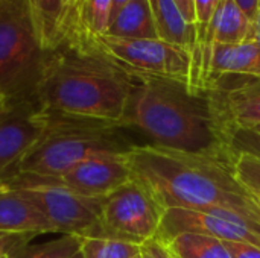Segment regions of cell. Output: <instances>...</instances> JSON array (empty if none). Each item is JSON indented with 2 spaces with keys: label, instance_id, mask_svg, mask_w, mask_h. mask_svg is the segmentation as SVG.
I'll list each match as a JSON object with an SVG mask.
<instances>
[{
  "label": "cell",
  "instance_id": "obj_9",
  "mask_svg": "<svg viewBox=\"0 0 260 258\" xmlns=\"http://www.w3.org/2000/svg\"><path fill=\"white\" fill-rule=\"evenodd\" d=\"M180 234H203L222 242L245 243L260 249V225L233 211L165 210L157 237L168 242Z\"/></svg>",
  "mask_w": 260,
  "mask_h": 258
},
{
  "label": "cell",
  "instance_id": "obj_1",
  "mask_svg": "<svg viewBox=\"0 0 260 258\" xmlns=\"http://www.w3.org/2000/svg\"><path fill=\"white\" fill-rule=\"evenodd\" d=\"M125 157L133 179L163 210L233 211L260 225V199L238 179L230 154H187L143 143Z\"/></svg>",
  "mask_w": 260,
  "mask_h": 258
},
{
  "label": "cell",
  "instance_id": "obj_7",
  "mask_svg": "<svg viewBox=\"0 0 260 258\" xmlns=\"http://www.w3.org/2000/svg\"><path fill=\"white\" fill-rule=\"evenodd\" d=\"M98 41L104 52L136 81L161 78L192 85L193 55L187 49L161 38L128 40L101 35Z\"/></svg>",
  "mask_w": 260,
  "mask_h": 258
},
{
  "label": "cell",
  "instance_id": "obj_31",
  "mask_svg": "<svg viewBox=\"0 0 260 258\" xmlns=\"http://www.w3.org/2000/svg\"><path fill=\"white\" fill-rule=\"evenodd\" d=\"M175 3L181 9V12L186 17V20L190 24L195 26V6H193V0H175Z\"/></svg>",
  "mask_w": 260,
  "mask_h": 258
},
{
  "label": "cell",
  "instance_id": "obj_27",
  "mask_svg": "<svg viewBox=\"0 0 260 258\" xmlns=\"http://www.w3.org/2000/svg\"><path fill=\"white\" fill-rule=\"evenodd\" d=\"M140 255L142 258H174L171 251L168 249V246L158 237H152L146 240L142 245Z\"/></svg>",
  "mask_w": 260,
  "mask_h": 258
},
{
  "label": "cell",
  "instance_id": "obj_4",
  "mask_svg": "<svg viewBox=\"0 0 260 258\" xmlns=\"http://www.w3.org/2000/svg\"><path fill=\"white\" fill-rule=\"evenodd\" d=\"M125 129L113 123L49 113L47 129L9 175L59 178L90 157L125 155L139 144L125 135Z\"/></svg>",
  "mask_w": 260,
  "mask_h": 258
},
{
  "label": "cell",
  "instance_id": "obj_3",
  "mask_svg": "<svg viewBox=\"0 0 260 258\" xmlns=\"http://www.w3.org/2000/svg\"><path fill=\"white\" fill-rule=\"evenodd\" d=\"M122 126L142 132L149 144L158 148L187 154H230L209 91H192L180 81L137 79L126 102Z\"/></svg>",
  "mask_w": 260,
  "mask_h": 258
},
{
  "label": "cell",
  "instance_id": "obj_30",
  "mask_svg": "<svg viewBox=\"0 0 260 258\" xmlns=\"http://www.w3.org/2000/svg\"><path fill=\"white\" fill-rule=\"evenodd\" d=\"M236 3L241 6V9L248 15V18L253 21L257 15L260 8V0H236Z\"/></svg>",
  "mask_w": 260,
  "mask_h": 258
},
{
  "label": "cell",
  "instance_id": "obj_21",
  "mask_svg": "<svg viewBox=\"0 0 260 258\" xmlns=\"http://www.w3.org/2000/svg\"><path fill=\"white\" fill-rule=\"evenodd\" d=\"M79 242L84 258H136L142 249V245L114 239L98 231L79 236Z\"/></svg>",
  "mask_w": 260,
  "mask_h": 258
},
{
  "label": "cell",
  "instance_id": "obj_36",
  "mask_svg": "<svg viewBox=\"0 0 260 258\" xmlns=\"http://www.w3.org/2000/svg\"><path fill=\"white\" fill-rule=\"evenodd\" d=\"M5 103H8V100H5V99H3V97L0 96V108H2V106H3Z\"/></svg>",
  "mask_w": 260,
  "mask_h": 258
},
{
  "label": "cell",
  "instance_id": "obj_11",
  "mask_svg": "<svg viewBox=\"0 0 260 258\" xmlns=\"http://www.w3.org/2000/svg\"><path fill=\"white\" fill-rule=\"evenodd\" d=\"M207 91L221 132L260 126V79L218 81Z\"/></svg>",
  "mask_w": 260,
  "mask_h": 258
},
{
  "label": "cell",
  "instance_id": "obj_8",
  "mask_svg": "<svg viewBox=\"0 0 260 258\" xmlns=\"http://www.w3.org/2000/svg\"><path fill=\"white\" fill-rule=\"evenodd\" d=\"M165 210L134 179L104 199L101 228L105 236L143 245L157 237ZM94 233V231H93Z\"/></svg>",
  "mask_w": 260,
  "mask_h": 258
},
{
  "label": "cell",
  "instance_id": "obj_35",
  "mask_svg": "<svg viewBox=\"0 0 260 258\" xmlns=\"http://www.w3.org/2000/svg\"><path fill=\"white\" fill-rule=\"evenodd\" d=\"M72 258H84V255H82V252L79 251V252H76V254H75Z\"/></svg>",
  "mask_w": 260,
  "mask_h": 258
},
{
  "label": "cell",
  "instance_id": "obj_26",
  "mask_svg": "<svg viewBox=\"0 0 260 258\" xmlns=\"http://www.w3.org/2000/svg\"><path fill=\"white\" fill-rule=\"evenodd\" d=\"M34 237L30 236H15L0 233V255L2 254H18Z\"/></svg>",
  "mask_w": 260,
  "mask_h": 258
},
{
  "label": "cell",
  "instance_id": "obj_22",
  "mask_svg": "<svg viewBox=\"0 0 260 258\" xmlns=\"http://www.w3.org/2000/svg\"><path fill=\"white\" fill-rule=\"evenodd\" d=\"M113 17V0H82L78 23L91 36L105 35Z\"/></svg>",
  "mask_w": 260,
  "mask_h": 258
},
{
  "label": "cell",
  "instance_id": "obj_25",
  "mask_svg": "<svg viewBox=\"0 0 260 258\" xmlns=\"http://www.w3.org/2000/svg\"><path fill=\"white\" fill-rule=\"evenodd\" d=\"M235 172L238 179L260 199V160L248 155L238 154L235 157Z\"/></svg>",
  "mask_w": 260,
  "mask_h": 258
},
{
  "label": "cell",
  "instance_id": "obj_19",
  "mask_svg": "<svg viewBox=\"0 0 260 258\" xmlns=\"http://www.w3.org/2000/svg\"><path fill=\"white\" fill-rule=\"evenodd\" d=\"M29 6L43 47L53 50L62 40L64 0H29Z\"/></svg>",
  "mask_w": 260,
  "mask_h": 258
},
{
  "label": "cell",
  "instance_id": "obj_33",
  "mask_svg": "<svg viewBox=\"0 0 260 258\" xmlns=\"http://www.w3.org/2000/svg\"><path fill=\"white\" fill-rule=\"evenodd\" d=\"M126 2H128V0H113V17L116 15V12L123 6ZM113 17H111V18H113Z\"/></svg>",
  "mask_w": 260,
  "mask_h": 258
},
{
  "label": "cell",
  "instance_id": "obj_17",
  "mask_svg": "<svg viewBox=\"0 0 260 258\" xmlns=\"http://www.w3.org/2000/svg\"><path fill=\"white\" fill-rule=\"evenodd\" d=\"M154 20L157 24L158 38L195 52L197 47V30L183 15L175 0H149Z\"/></svg>",
  "mask_w": 260,
  "mask_h": 258
},
{
  "label": "cell",
  "instance_id": "obj_10",
  "mask_svg": "<svg viewBox=\"0 0 260 258\" xmlns=\"http://www.w3.org/2000/svg\"><path fill=\"white\" fill-rule=\"evenodd\" d=\"M49 125V113L37 100L8 102L0 108V179L41 138Z\"/></svg>",
  "mask_w": 260,
  "mask_h": 258
},
{
  "label": "cell",
  "instance_id": "obj_34",
  "mask_svg": "<svg viewBox=\"0 0 260 258\" xmlns=\"http://www.w3.org/2000/svg\"><path fill=\"white\" fill-rule=\"evenodd\" d=\"M15 255H17V254H2L0 258H14Z\"/></svg>",
  "mask_w": 260,
  "mask_h": 258
},
{
  "label": "cell",
  "instance_id": "obj_5",
  "mask_svg": "<svg viewBox=\"0 0 260 258\" xmlns=\"http://www.w3.org/2000/svg\"><path fill=\"white\" fill-rule=\"evenodd\" d=\"M47 55L29 0H0V96L8 102L37 100Z\"/></svg>",
  "mask_w": 260,
  "mask_h": 258
},
{
  "label": "cell",
  "instance_id": "obj_18",
  "mask_svg": "<svg viewBox=\"0 0 260 258\" xmlns=\"http://www.w3.org/2000/svg\"><path fill=\"white\" fill-rule=\"evenodd\" d=\"M253 21L241 9L236 0H221L212 21V46H235L251 38Z\"/></svg>",
  "mask_w": 260,
  "mask_h": 258
},
{
  "label": "cell",
  "instance_id": "obj_24",
  "mask_svg": "<svg viewBox=\"0 0 260 258\" xmlns=\"http://www.w3.org/2000/svg\"><path fill=\"white\" fill-rule=\"evenodd\" d=\"M225 148L236 157L238 154H248L260 160V132L250 128H232L222 132Z\"/></svg>",
  "mask_w": 260,
  "mask_h": 258
},
{
  "label": "cell",
  "instance_id": "obj_23",
  "mask_svg": "<svg viewBox=\"0 0 260 258\" xmlns=\"http://www.w3.org/2000/svg\"><path fill=\"white\" fill-rule=\"evenodd\" d=\"M79 251V237L64 234L40 245H27L14 258H72Z\"/></svg>",
  "mask_w": 260,
  "mask_h": 258
},
{
  "label": "cell",
  "instance_id": "obj_28",
  "mask_svg": "<svg viewBox=\"0 0 260 258\" xmlns=\"http://www.w3.org/2000/svg\"><path fill=\"white\" fill-rule=\"evenodd\" d=\"M82 0H64V20H62V36L64 33L78 24V12Z\"/></svg>",
  "mask_w": 260,
  "mask_h": 258
},
{
  "label": "cell",
  "instance_id": "obj_6",
  "mask_svg": "<svg viewBox=\"0 0 260 258\" xmlns=\"http://www.w3.org/2000/svg\"><path fill=\"white\" fill-rule=\"evenodd\" d=\"M0 184L20 192L61 236H85L101 228V214L105 198H87L58 178L29 173H15L0 179Z\"/></svg>",
  "mask_w": 260,
  "mask_h": 258
},
{
  "label": "cell",
  "instance_id": "obj_20",
  "mask_svg": "<svg viewBox=\"0 0 260 258\" xmlns=\"http://www.w3.org/2000/svg\"><path fill=\"white\" fill-rule=\"evenodd\" d=\"M163 243L174 258H233L222 240L203 234H180Z\"/></svg>",
  "mask_w": 260,
  "mask_h": 258
},
{
  "label": "cell",
  "instance_id": "obj_37",
  "mask_svg": "<svg viewBox=\"0 0 260 258\" xmlns=\"http://www.w3.org/2000/svg\"><path fill=\"white\" fill-rule=\"evenodd\" d=\"M254 129H256L257 132H260V126H257V128H254Z\"/></svg>",
  "mask_w": 260,
  "mask_h": 258
},
{
  "label": "cell",
  "instance_id": "obj_12",
  "mask_svg": "<svg viewBox=\"0 0 260 258\" xmlns=\"http://www.w3.org/2000/svg\"><path fill=\"white\" fill-rule=\"evenodd\" d=\"M125 155L90 157L78 163L58 179L82 196L107 198L133 179Z\"/></svg>",
  "mask_w": 260,
  "mask_h": 258
},
{
  "label": "cell",
  "instance_id": "obj_14",
  "mask_svg": "<svg viewBox=\"0 0 260 258\" xmlns=\"http://www.w3.org/2000/svg\"><path fill=\"white\" fill-rule=\"evenodd\" d=\"M0 233L35 237L53 230L27 198L0 184Z\"/></svg>",
  "mask_w": 260,
  "mask_h": 258
},
{
  "label": "cell",
  "instance_id": "obj_38",
  "mask_svg": "<svg viewBox=\"0 0 260 258\" xmlns=\"http://www.w3.org/2000/svg\"><path fill=\"white\" fill-rule=\"evenodd\" d=\"M136 258H142V255H137V257H136Z\"/></svg>",
  "mask_w": 260,
  "mask_h": 258
},
{
  "label": "cell",
  "instance_id": "obj_29",
  "mask_svg": "<svg viewBox=\"0 0 260 258\" xmlns=\"http://www.w3.org/2000/svg\"><path fill=\"white\" fill-rule=\"evenodd\" d=\"M224 243L233 258H260V249L256 246L245 245V243H232V242H224Z\"/></svg>",
  "mask_w": 260,
  "mask_h": 258
},
{
  "label": "cell",
  "instance_id": "obj_32",
  "mask_svg": "<svg viewBox=\"0 0 260 258\" xmlns=\"http://www.w3.org/2000/svg\"><path fill=\"white\" fill-rule=\"evenodd\" d=\"M251 41H256L257 44H260V8L257 15L253 20V33H251Z\"/></svg>",
  "mask_w": 260,
  "mask_h": 258
},
{
  "label": "cell",
  "instance_id": "obj_15",
  "mask_svg": "<svg viewBox=\"0 0 260 258\" xmlns=\"http://www.w3.org/2000/svg\"><path fill=\"white\" fill-rule=\"evenodd\" d=\"M219 3L221 0H193L195 30H197V47L193 52V75H192V85H190L193 91H207L212 53H213V46L210 41V29Z\"/></svg>",
  "mask_w": 260,
  "mask_h": 258
},
{
  "label": "cell",
  "instance_id": "obj_13",
  "mask_svg": "<svg viewBox=\"0 0 260 258\" xmlns=\"http://www.w3.org/2000/svg\"><path fill=\"white\" fill-rule=\"evenodd\" d=\"M233 79H260V44L256 41L213 47L207 90L213 82Z\"/></svg>",
  "mask_w": 260,
  "mask_h": 258
},
{
  "label": "cell",
  "instance_id": "obj_16",
  "mask_svg": "<svg viewBox=\"0 0 260 258\" xmlns=\"http://www.w3.org/2000/svg\"><path fill=\"white\" fill-rule=\"evenodd\" d=\"M105 35L128 40L158 38L149 0H128L111 18Z\"/></svg>",
  "mask_w": 260,
  "mask_h": 258
},
{
  "label": "cell",
  "instance_id": "obj_2",
  "mask_svg": "<svg viewBox=\"0 0 260 258\" xmlns=\"http://www.w3.org/2000/svg\"><path fill=\"white\" fill-rule=\"evenodd\" d=\"M134 82L75 24L49 52L35 97L47 113L122 126Z\"/></svg>",
  "mask_w": 260,
  "mask_h": 258
}]
</instances>
